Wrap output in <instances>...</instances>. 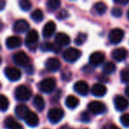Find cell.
Wrapping results in <instances>:
<instances>
[{
	"label": "cell",
	"mask_w": 129,
	"mask_h": 129,
	"mask_svg": "<svg viewBox=\"0 0 129 129\" xmlns=\"http://www.w3.org/2000/svg\"><path fill=\"white\" fill-rule=\"evenodd\" d=\"M32 95L31 90L25 85H20L16 88L14 92L15 98L20 102H26L29 100Z\"/></svg>",
	"instance_id": "obj_1"
},
{
	"label": "cell",
	"mask_w": 129,
	"mask_h": 129,
	"mask_svg": "<svg viewBox=\"0 0 129 129\" xmlns=\"http://www.w3.org/2000/svg\"><path fill=\"white\" fill-rule=\"evenodd\" d=\"M38 88L41 92L43 93H51L56 88V81L54 78L48 77L41 81L38 84Z\"/></svg>",
	"instance_id": "obj_2"
},
{
	"label": "cell",
	"mask_w": 129,
	"mask_h": 129,
	"mask_svg": "<svg viewBox=\"0 0 129 129\" xmlns=\"http://www.w3.org/2000/svg\"><path fill=\"white\" fill-rule=\"evenodd\" d=\"M39 40L38 32L36 29H31L28 31L25 39L26 46L31 50H35L37 47V42Z\"/></svg>",
	"instance_id": "obj_3"
},
{
	"label": "cell",
	"mask_w": 129,
	"mask_h": 129,
	"mask_svg": "<svg viewBox=\"0 0 129 129\" xmlns=\"http://www.w3.org/2000/svg\"><path fill=\"white\" fill-rule=\"evenodd\" d=\"M81 55V52L79 50L75 48H68L64 50L63 53V58L67 62L69 63H74L76 60L80 58Z\"/></svg>",
	"instance_id": "obj_4"
},
{
	"label": "cell",
	"mask_w": 129,
	"mask_h": 129,
	"mask_svg": "<svg viewBox=\"0 0 129 129\" xmlns=\"http://www.w3.org/2000/svg\"><path fill=\"white\" fill-rule=\"evenodd\" d=\"M64 117V111L60 108H51L48 111V118L52 124H57Z\"/></svg>",
	"instance_id": "obj_5"
},
{
	"label": "cell",
	"mask_w": 129,
	"mask_h": 129,
	"mask_svg": "<svg viewBox=\"0 0 129 129\" xmlns=\"http://www.w3.org/2000/svg\"><path fill=\"white\" fill-rule=\"evenodd\" d=\"M88 109L89 112L94 115L103 114L106 111V107L104 104H103L102 102H99V101H93V102L89 103L88 105Z\"/></svg>",
	"instance_id": "obj_6"
},
{
	"label": "cell",
	"mask_w": 129,
	"mask_h": 129,
	"mask_svg": "<svg viewBox=\"0 0 129 129\" xmlns=\"http://www.w3.org/2000/svg\"><path fill=\"white\" fill-rule=\"evenodd\" d=\"M13 60L14 62V64H16L19 67H27L28 66L29 63V58L27 57V55L24 51H19L13 55Z\"/></svg>",
	"instance_id": "obj_7"
},
{
	"label": "cell",
	"mask_w": 129,
	"mask_h": 129,
	"mask_svg": "<svg viewBox=\"0 0 129 129\" xmlns=\"http://www.w3.org/2000/svg\"><path fill=\"white\" fill-rule=\"evenodd\" d=\"M5 75L11 81H17L21 77V72L13 67H8L5 69Z\"/></svg>",
	"instance_id": "obj_8"
},
{
	"label": "cell",
	"mask_w": 129,
	"mask_h": 129,
	"mask_svg": "<svg viewBox=\"0 0 129 129\" xmlns=\"http://www.w3.org/2000/svg\"><path fill=\"white\" fill-rule=\"evenodd\" d=\"M124 37V31L120 28H113L109 33V40L113 44H118Z\"/></svg>",
	"instance_id": "obj_9"
},
{
	"label": "cell",
	"mask_w": 129,
	"mask_h": 129,
	"mask_svg": "<svg viewBox=\"0 0 129 129\" xmlns=\"http://www.w3.org/2000/svg\"><path fill=\"white\" fill-rule=\"evenodd\" d=\"M61 67V63L57 57H50L45 61V68L50 72H57Z\"/></svg>",
	"instance_id": "obj_10"
},
{
	"label": "cell",
	"mask_w": 129,
	"mask_h": 129,
	"mask_svg": "<svg viewBox=\"0 0 129 129\" xmlns=\"http://www.w3.org/2000/svg\"><path fill=\"white\" fill-rule=\"evenodd\" d=\"M105 56L101 51H95L89 57V64L94 67H97L104 61Z\"/></svg>",
	"instance_id": "obj_11"
},
{
	"label": "cell",
	"mask_w": 129,
	"mask_h": 129,
	"mask_svg": "<svg viewBox=\"0 0 129 129\" xmlns=\"http://www.w3.org/2000/svg\"><path fill=\"white\" fill-rule=\"evenodd\" d=\"M114 105L117 111H122L125 110L129 105V102L122 95H116L114 97Z\"/></svg>",
	"instance_id": "obj_12"
},
{
	"label": "cell",
	"mask_w": 129,
	"mask_h": 129,
	"mask_svg": "<svg viewBox=\"0 0 129 129\" xmlns=\"http://www.w3.org/2000/svg\"><path fill=\"white\" fill-rule=\"evenodd\" d=\"M74 89L77 94L81 95H87L88 93V85L84 81H79L74 85Z\"/></svg>",
	"instance_id": "obj_13"
},
{
	"label": "cell",
	"mask_w": 129,
	"mask_h": 129,
	"mask_svg": "<svg viewBox=\"0 0 129 129\" xmlns=\"http://www.w3.org/2000/svg\"><path fill=\"white\" fill-rule=\"evenodd\" d=\"M28 28L29 24L26 20H19L13 25V31L17 34H22L28 30Z\"/></svg>",
	"instance_id": "obj_14"
},
{
	"label": "cell",
	"mask_w": 129,
	"mask_h": 129,
	"mask_svg": "<svg viewBox=\"0 0 129 129\" xmlns=\"http://www.w3.org/2000/svg\"><path fill=\"white\" fill-rule=\"evenodd\" d=\"M56 30V24L54 21L50 20L44 25L43 28V36L44 38H50L53 36Z\"/></svg>",
	"instance_id": "obj_15"
},
{
	"label": "cell",
	"mask_w": 129,
	"mask_h": 129,
	"mask_svg": "<svg viewBox=\"0 0 129 129\" xmlns=\"http://www.w3.org/2000/svg\"><path fill=\"white\" fill-rule=\"evenodd\" d=\"M6 45L10 50L19 48L21 45V39H20V37H19L17 36H9L6 41Z\"/></svg>",
	"instance_id": "obj_16"
},
{
	"label": "cell",
	"mask_w": 129,
	"mask_h": 129,
	"mask_svg": "<svg viewBox=\"0 0 129 129\" xmlns=\"http://www.w3.org/2000/svg\"><path fill=\"white\" fill-rule=\"evenodd\" d=\"M92 95H95L96 97H102L107 92V88L104 85H103L102 83H95L93 85L91 88Z\"/></svg>",
	"instance_id": "obj_17"
},
{
	"label": "cell",
	"mask_w": 129,
	"mask_h": 129,
	"mask_svg": "<svg viewBox=\"0 0 129 129\" xmlns=\"http://www.w3.org/2000/svg\"><path fill=\"white\" fill-rule=\"evenodd\" d=\"M71 39L67 34L64 33H57L55 36V43L58 46H67L70 43Z\"/></svg>",
	"instance_id": "obj_18"
},
{
	"label": "cell",
	"mask_w": 129,
	"mask_h": 129,
	"mask_svg": "<svg viewBox=\"0 0 129 129\" xmlns=\"http://www.w3.org/2000/svg\"><path fill=\"white\" fill-rule=\"evenodd\" d=\"M111 57L118 62H121V61L125 60V57H127V50L124 48L115 49L111 53Z\"/></svg>",
	"instance_id": "obj_19"
},
{
	"label": "cell",
	"mask_w": 129,
	"mask_h": 129,
	"mask_svg": "<svg viewBox=\"0 0 129 129\" xmlns=\"http://www.w3.org/2000/svg\"><path fill=\"white\" fill-rule=\"evenodd\" d=\"M29 112H30L29 108L27 106L24 105V104H19L15 108V114L19 118H24L25 119Z\"/></svg>",
	"instance_id": "obj_20"
},
{
	"label": "cell",
	"mask_w": 129,
	"mask_h": 129,
	"mask_svg": "<svg viewBox=\"0 0 129 129\" xmlns=\"http://www.w3.org/2000/svg\"><path fill=\"white\" fill-rule=\"evenodd\" d=\"M24 120H25L26 124L31 127H36V125H38V124H39V118H38L37 115L35 112H33V111H30Z\"/></svg>",
	"instance_id": "obj_21"
},
{
	"label": "cell",
	"mask_w": 129,
	"mask_h": 129,
	"mask_svg": "<svg viewBox=\"0 0 129 129\" xmlns=\"http://www.w3.org/2000/svg\"><path fill=\"white\" fill-rule=\"evenodd\" d=\"M5 125L7 129H22V125L11 116L6 118Z\"/></svg>",
	"instance_id": "obj_22"
},
{
	"label": "cell",
	"mask_w": 129,
	"mask_h": 129,
	"mask_svg": "<svg viewBox=\"0 0 129 129\" xmlns=\"http://www.w3.org/2000/svg\"><path fill=\"white\" fill-rule=\"evenodd\" d=\"M33 105L38 111H43L45 107V102L43 96L40 95H36L33 100Z\"/></svg>",
	"instance_id": "obj_23"
},
{
	"label": "cell",
	"mask_w": 129,
	"mask_h": 129,
	"mask_svg": "<svg viewBox=\"0 0 129 129\" xmlns=\"http://www.w3.org/2000/svg\"><path fill=\"white\" fill-rule=\"evenodd\" d=\"M80 104L79 99L77 98L74 95H68L66 99V105H67V108L69 109H75L78 106V104Z\"/></svg>",
	"instance_id": "obj_24"
},
{
	"label": "cell",
	"mask_w": 129,
	"mask_h": 129,
	"mask_svg": "<svg viewBox=\"0 0 129 129\" xmlns=\"http://www.w3.org/2000/svg\"><path fill=\"white\" fill-rule=\"evenodd\" d=\"M115 70H116V64L111 61L105 63L103 67V73L104 74H111L115 72Z\"/></svg>",
	"instance_id": "obj_25"
},
{
	"label": "cell",
	"mask_w": 129,
	"mask_h": 129,
	"mask_svg": "<svg viewBox=\"0 0 129 129\" xmlns=\"http://www.w3.org/2000/svg\"><path fill=\"white\" fill-rule=\"evenodd\" d=\"M94 9L96 12V13L100 15H103L107 11V6L104 2H97L94 5Z\"/></svg>",
	"instance_id": "obj_26"
},
{
	"label": "cell",
	"mask_w": 129,
	"mask_h": 129,
	"mask_svg": "<svg viewBox=\"0 0 129 129\" xmlns=\"http://www.w3.org/2000/svg\"><path fill=\"white\" fill-rule=\"evenodd\" d=\"M61 3L58 0H49L46 3L47 9L50 12H54L57 9H58V7L60 6Z\"/></svg>",
	"instance_id": "obj_27"
},
{
	"label": "cell",
	"mask_w": 129,
	"mask_h": 129,
	"mask_svg": "<svg viewBox=\"0 0 129 129\" xmlns=\"http://www.w3.org/2000/svg\"><path fill=\"white\" fill-rule=\"evenodd\" d=\"M30 17L35 22H40L43 20V13L42 12V10L36 9L31 13Z\"/></svg>",
	"instance_id": "obj_28"
},
{
	"label": "cell",
	"mask_w": 129,
	"mask_h": 129,
	"mask_svg": "<svg viewBox=\"0 0 129 129\" xmlns=\"http://www.w3.org/2000/svg\"><path fill=\"white\" fill-rule=\"evenodd\" d=\"M9 107V101L8 98L4 95H0V108H1V111H6V110Z\"/></svg>",
	"instance_id": "obj_29"
},
{
	"label": "cell",
	"mask_w": 129,
	"mask_h": 129,
	"mask_svg": "<svg viewBox=\"0 0 129 129\" xmlns=\"http://www.w3.org/2000/svg\"><path fill=\"white\" fill-rule=\"evenodd\" d=\"M19 6H20V9L23 10V11L27 12L29 11L32 7V3L28 0H20L19 2Z\"/></svg>",
	"instance_id": "obj_30"
},
{
	"label": "cell",
	"mask_w": 129,
	"mask_h": 129,
	"mask_svg": "<svg viewBox=\"0 0 129 129\" xmlns=\"http://www.w3.org/2000/svg\"><path fill=\"white\" fill-rule=\"evenodd\" d=\"M87 39V35L84 33H79L76 38L74 39V43L77 45H82L83 43H85Z\"/></svg>",
	"instance_id": "obj_31"
},
{
	"label": "cell",
	"mask_w": 129,
	"mask_h": 129,
	"mask_svg": "<svg viewBox=\"0 0 129 129\" xmlns=\"http://www.w3.org/2000/svg\"><path fill=\"white\" fill-rule=\"evenodd\" d=\"M57 20H64L69 17V13L66 9H61L58 13L56 14Z\"/></svg>",
	"instance_id": "obj_32"
},
{
	"label": "cell",
	"mask_w": 129,
	"mask_h": 129,
	"mask_svg": "<svg viewBox=\"0 0 129 129\" xmlns=\"http://www.w3.org/2000/svg\"><path fill=\"white\" fill-rule=\"evenodd\" d=\"M53 48H54V43H51L50 42H44L41 45V49L43 51H49V50L53 51Z\"/></svg>",
	"instance_id": "obj_33"
},
{
	"label": "cell",
	"mask_w": 129,
	"mask_h": 129,
	"mask_svg": "<svg viewBox=\"0 0 129 129\" xmlns=\"http://www.w3.org/2000/svg\"><path fill=\"white\" fill-rule=\"evenodd\" d=\"M120 78H121L122 82L128 83L129 82V70L124 69L120 74Z\"/></svg>",
	"instance_id": "obj_34"
},
{
	"label": "cell",
	"mask_w": 129,
	"mask_h": 129,
	"mask_svg": "<svg viewBox=\"0 0 129 129\" xmlns=\"http://www.w3.org/2000/svg\"><path fill=\"white\" fill-rule=\"evenodd\" d=\"M120 122L125 127H129V113H125L120 117Z\"/></svg>",
	"instance_id": "obj_35"
},
{
	"label": "cell",
	"mask_w": 129,
	"mask_h": 129,
	"mask_svg": "<svg viewBox=\"0 0 129 129\" xmlns=\"http://www.w3.org/2000/svg\"><path fill=\"white\" fill-rule=\"evenodd\" d=\"M80 119L81 122H84V123H88L90 121V116L87 111H82L80 116Z\"/></svg>",
	"instance_id": "obj_36"
},
{
	"label": "cell",
	"mask_w": 129,
	"mask_h": 129,
	"mask_svg": "<svg viewBox=\"0 0 129 129\" xmlns=\"http://www.w3.org/2000/svg\"><path fill=\"white\" fill-rule=\"evenodd\" d=\"M111 14L114 17H116V18H119L122 15V10L118 7H114L111 10Z\"/></svg>",
	"instance_id": "obj_37"
},
{
	"label": "cell",
	"mask_w": 129,
	"mask_h": 129,
	"mask_svg": "<svg viewBox=\"0 0 129 129\" xmlns=\"http://www.w3.org/2000/svg\"><path fill=\"white\" fill-rule=\"evenodd\" d=\"M72 77V74L69 73L68 71H66L62 74V79L63 80H66V81H68L70 80V78Z\"/></svg>",
	"instance_id": "obj_38"
},
{
	"label": "cell",
	"mask_w": 129,
	"mask_h": 129,
	"mask_svg": "<svg viewBox=\"0 0 129 129\" xmlns=\"http://www.w3.org/2000/svg\"><path fill=\"white\" fill-rule=\"evenodd\" d=\"M25 70H26V73H27V74H32L33 73H34V67H33V66H31V64H29L27 67H25Z\"/></svg>",
	"instance_id": "obj_39"
},
{
	"label": "cell",
	"mask_w": 129,
	"mask_h": 129,
	"mask_svg": "<svg viewBox=\"0 0 129 129\" xmlns=\"http://www.w3.org/2000/svg\"><path fill=\"white\" fill-rule=\"evenodd\" d=\"M103 129H120L118 128L117 125H113V124H108V125H105L104 127H103Z\"/></svg>",
	"instance_id": "obj_40"
},
{
	"label": "cell",
	"mask_w": 129,
	"mask_h": 129,
	"mask_svg": "<svg viewBox=\"0 0 129 129\" xmlns=\"http://www.w3.org/2000/svg\"><path fill=\"white\" fill-rule=\"evenodd\" d=\"M114 3L115 4H118V5H123V6H125V5L129 4V0H115Z\"/></svg>",
	"instance_id": "obj_41"
},
{
	"label": "cell",
	"mask_w": 129,
	"mask_h": 129,
	"mask_svg": "<svg viewBox=\"0 0 129 129\" xmlns=\"http://www.w3.org/2000/svg\"><path fill=\"white\" fill-rule=\"evenodd\" d=\"M125 95L129 98V85L125 88Z\"/></svg>",
	"instance_id": "obj_42"
},
{
	"label": "cell",
	"mask_w": 129,
	"mask_h": 129,
	"mask_svg": "<svg viewBox=\"0 0 129 129\" xmlns=\"http://www.w3.org/2000/svg\"><path fill=\"white\" fill-rule=\"evenodd\" d=\"M59 129H74V128H73V127L67 126V125H63V126H61Z\"/></svg>",
	"instance_id": "obj_43"
},
{
	"label": "cell",
	"mask_w": 129,
	"mask_h": 129,
	"mask_svg": "<svg viewBox=\"0 0 129 129\" xmlns=\"http://www.w3.org/2000/svg\"><path fill=\"white\" fill-rule=\"evenodd\" d=\"M5 4H6V2H5V1H2V3H1V6H0V7H1V9H4V6H5Z\"/></svg>",
	"instance_id": "obj_44"
},
{
	"label": "cell",
	"mask_w": 129,
	"mask_h": 129,
	"mask_svg": "<svg viewBox=\"0 0 129 129\" xmlns=\"http://www.w3.org/2000/svg\"><path fill=\"white\" fill-rule=\"evenodd\" d=\"M127 18H128V20H129V10L127 11Z\"/></svg>",
	"instance_id": "obj_45"
}]
</instances>
